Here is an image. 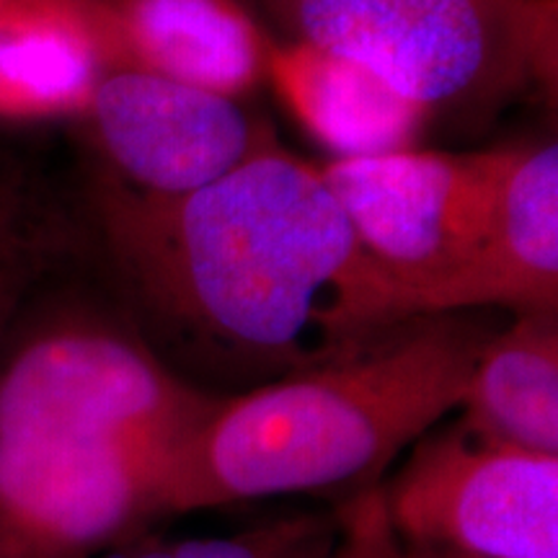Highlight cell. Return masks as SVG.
<instances>
[{"label": "cell", "mask_w": 558, "mask_h": 558, "mask_svg": "<svg viewBox=\"0 0 558 558\" xmlns=\"http://www.w3.org/2000/svg\"><path fill=\"white\" fill-rule=\"evenodd\" d=\"M88 220L135 329L207 393H246L380 331L344 213L318 163L282 145L177 197L96 171Z\"/></svg>", "instance_id": "1"}, {"label": "cell", "mask_w": 558, "mask_h": 558, "mask_svg": "<svg viewBox=\"0 0 558 558\" xmlns=\"http://www.w3.org/2000/svg\"><path fill=\"white\" fill-rule=\"evenodd\" d=\"M497 331L478 311L411 318L246 393L184 445L173 512L378 486L403 450L458 409Z\"/></svg>", "instance_id": "2"}, {"label": "cell", "mask_w": 558, "mask_h": 558, "mask_svg": "<svg viewBox=\"0 0 558 558\" xmlns=\"http://www.w3.org/2000/svg\"><path fill=\"white\" fill-rule=\"evenodd\" d=\"M284 39L360 62L432 114L554 94L558 0H246Z\"/></svg>", "instance_id": "3"}, {"label": "cell", "mask_w": 558, "mask_h": 558, "mask_svg": "<svg viewBox=\"0 0 558 558\" xmlns=\"http://www.w3.org/2000/svg\"><path fill=\"white\" fill-rule=\"evenodd\" d=\"M226 396L179 378L124 311L39 295L0 360V435L184 450Z\"/></svg>", "instance_id": "4"}, {"label": "cell", "mask_w": 558, "mask_h": 558, "mask_svg": "<svg viewBox=\"0 0 558 558\" xmlns=\"http://www.w3.org/2000/svg\"><path fill=\"white\" fill-rule=\"evenodd\" d=\"M509 148L393 150L318 163L378 279V326L469 262L492 218Z\"/></svg>", "instance_id": "5"}, {"label": "cell", "mask_w": 558, "mask_h": 558, "mask_svg": "<svg viewBox=\"0 0 558 558\" xmlns=\"http://www.w3.org/2000/svg\"><path fill=\"white\" fill-rule=\"evenodd\" d=\"M179 452L0 435V558H96L171 518Z\"/></svg>", "instance_id": "6"}, {"label": "cell", "mask_w": 558, "mask_h": 558, "mask_svg": "<svg viewBox=\"0 0 558 558\" xmlns=\"http://www.w3.org/2000/svg\"><path fill=\"white\" fill-rule=\"evenodd\" d=\"M378 488L403 546L558 558V456L484 442L458 422L437 424Z\"/></svg>", "instance_id": "7"}, {"label": "cell", "mask_w": 558, "mask_h": 558, "mask_svg": "<svg viewBox=\"0 0 558 558\" xmlns=\"http://www.w3.org/2000/svg\"><path fill=\"white\" fill-rule=\"evenodd\" d=\"M81 124L99 173L156 197L202 190L279 145L241 99L135 68L104 75Z\"/></svg>", "instance_id": "8"}, {"label": "cell", "mask_w": 558, "mask_h": 558, "mask_svg": "<svg viewBox=\"0 0 558 558\" xmlns=\"http://www.w3.org/2000/svg\"><path fill=\"white\" fill-rule=\"evenodd\" d=\"M505 308L558 313V145H512L469 262L411 300L407 318Z\"/></svg>", "instance_id": "9"}, {"label": "cell", "mask_w": 558, "mask_h": 558, "mask_svg": "<svg viewBox=\"0 0 558 558\" xmlns=\"http://www.w3.org/2000/svg\"><path fill=\"white\" fill-rule=\"evenodd\" d=\"M117 68L243 99L267 83L275 50L246 0H94Z\"/></svg>", "instance_id": "10"}, {"label": "cell", "mask_w": 558, "mask_h": 558, "mask_svg": "<svg viewBox=\"0 0 558 558\" xmlns=\"http://www.w3.org/2000/svg\"><path fill=\"white\" fill-rule=\"evenodd\" d=\"M114 70L94 0H5L0 5V124L81 122Z\"/></svg>", "instance_id": "11"}, {"label": "cell", "mask_w": 558, "mask_h": 558, "mask_svg": "<svg viewBox=\"0 0 558 558\" xmlns=\"http://www.w3.org/2000/svg\"><path fill=\"white\" fill-rule=\"evenodd\" d=\"M267 81L305 135L339 158L416 148L432 114L360 62L305 41H275Z\"/></svg>", "instance_id": "12"}, {"label": "cell", "mask_w": 558, "mask_h": 558, "mask_svg": "<svg viewBox=\"0 0 558 558\" xmlns=\"http://www.w3.org/2000/svg\"><path fill=\"white\" fill-rule=\"evenodd\" d=\"M456 411L484 442L558 456V313H518L494 331Z\"/></svg>", "instance_id": "13"}, {"label": "cell", "mask_w": 558, "mask_h": 558, "mask_svg": "<svg viewBox=\"0 0 558 558\" xmlns=\"http://www.w3.org/2000/svg\"><path fill=\"white\" fill-rule=\"evenodd\" d=\"M78 222L37 173L0 153V360L16 324L78 251Z\"/></svg>", "instance_id": "14"}, {"label": "cell", "mask_w": 558, "mask_h": 558, "mask_svg": "<svg viewBox=\"0 0 558 558\" xmlns=\"http://www.w3.org/2000/svg\"><path fill=\"white\" fill-rule=\"evenodd\" d=\"M337 514L298 512L222 538L166 541L145 533L96 558H329Z\"/></svg>", "instance_id": "15"}, {"label": "cell", "mask_w": 558, "mask_h": 558, "mask_svg": "<svg viewBox=\"0 0 558 558\" xmlns=\"http://www.w3.org/2000/svg\"><path fill=\"white\" fill-rule=\"evenodd\" d=\"M337 541L329 558H409L383 509L380 488L337 501Z\"/></svg>", "instance_id": "16"}, {"label": "cell", "mask_w": 558, "mask_h": 558, "mask_svg": "<svg viewBox=\"0 0 558 558\" xmlns=\"http://www.w3.org/2000/svg\"><path fill=\"white\" fill-rule=\"evenodd\" d=\"M409 558H478L469 554H458V550L448 548H427V546H403Z\"/></svg>", "instance_id": "17"}, {"label": "cell", "mask_w": 558, "mask_h": 558, "mask_svg": "<svg viewBox=\"0 0 558 558\" xmlns=\"http://www.w3.org/2000/svg\"><path fill=\"white\" fill-rule=\"evenodd\" d=\"M5 3V0H0V5H3Z\"/></svg>", "instance_id": "18"}]
</instances>
